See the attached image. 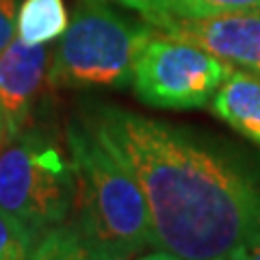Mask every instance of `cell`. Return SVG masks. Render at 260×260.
Instances as JSON below:
<instances>
[{"instance_id":"1","label":"cell","mask_w":260,"mask_h":260,"mask_svg":"<svg viewBox=\"0 0 260 260\" xmlns=\"http://www.w3.org/2000/svg\"><path fill=\"white\" fill-rule=\"evenodd\" d=\"M85 121L128 167L152 228L148 258L239 260L260 230V186L182 128L119 107Z\"/></svg>"},{"instance_id":"2","label":"cell","mask_w":260,"mask_h":260,"mask_svg":"<svg viewBox=\"0 0 260 260\" xmlns=\"http://www.w3.org/2000/svg\"><path fill=\"white\" fill-rule=\"evenodd\" d=\"M76 169V202L68 221L85 258L119 260L152 249V228L143 193L128 167L85 119L65 130Z\"/></svg>"},{"instance_id":"3","label":"cell","mask_w":260,"mask_h":260,"mask_svg":"<svg viewBox=\"0 0 260 260\" xmlns=\"http://www.w3.org/2000/svg\"><path fill=\"white\" fill-rule=\"evenodd\" d=\"M156 28L113 11L107 0L76 5L54 46L50 87L119 89L133 85L137 59Z\"/></svg>"},{"instance_id":"4","label":"cell","mask_w":260,"mask_h":260,"mask_svg":"<svg viewBox=\"0 0 260 260\" xmlns=\"http://www.w3.org/2000/svg\"><path fill=\"white\" fill-rule=\"evenodd\" d=\"M76 202V169L48 130L26 126L0 143V208L32 232L65 223Z\"/></svg>"},{"instance_id":"5","label":"cell","mask_w":260,"mask_h":260,"mask_svg":"<svg viewBox=\"0 0 260 260\" xmlns=\"http://www.w3.org/2000/svg\"><path fill=\"white\" fill-rule=\"evenodd\" d=\"M232 70L200 46L156 28L137 59L133 87L152 109H202Z\"/></svg>"},{"instance_id":"6","label":"cell","mask_w":260,"mask_h":260,"mask_svg":"<svg viewBox=\"0 0 260 260\" xmlns=\"http://www.w3.org/2000/svg\"><path fill=\"white\" fill-rule=\"evenodd\" d=\"M54 46H30L15 37L0 50V111L7 135L35 124L46 87H50Z\"/></svg>"},{"instance_id":"7","label":"cell","mask_w":260,"mask_h":260,"mask_svg":"<svg viewBox=\"0 0 260 260\" xmlns=\"http://www.w3.org/2000/svg\"><path fill=\"white\" fill-rule=\"evenodd\" d=\"M156 28L200 46L202 50L215 54L232 68L260 76V11L204 18L167 15Z\"/></svg>"},{"instance_id":"8","label":"cell","mask_w":260,"mask_h":260,"mask_svg":"<svg viewBox=\"0 0 260 260\" xmlns=\"http://www.w3.org/2000/svg\"><path fill=\"white\" fill-rule=\"evenodd\" d=\"M213 113L260 148V76L232 70L210 100Z\"/></svg>"},{"instance_id":"9","label":"cell","mask_w":260,"mask_h":260,"mask_svg":"<svg viewBox=\"0 0 260 260\" xmlns=\"http://www.w3.org/2000/svg\"><path fill=\"white\" fill-rule=\"evenodd\" d=\"M68 24L65 0H22L15 37L30 46L52 44L65 32Z\"/></svg>"},{"instance_id":"10","label":"cell","mask_w":260,"mask_h":260,"mask_svg":"<svg viewBox=\"0 0 260 260\" xmlns=\"http://www.w3.org/2000/svg\"><path fill=\"white\" fill-rule=\"evenodd\" d=\"M37 243V234L26 223L0 208V260L30 258Z\"/></svg>"},{"instance_id":"11","label":"cell","mask_w":260,"mask_h":260,"mask_svg":"<svg viewBox=\"0 0 260 260\" xmlns=\"http://www.w3.org/2000/svg\"><path fill=\"white\" fill-rule=\"evenodd\" d=\"M245 11H260V0H169V15H180V18Z\"/></svg>"},{"instance_id":"12","label":"cell","mask_w":260,"mask_h":260,"mask_svg":"<svg viewBox=\"0 0 260 260\" xmlns=\"http://www.w3.org/2000/svg\"><path fill=\"white\" fill-rule=\"evenodd\" d=\"M113 3L124 5L128 9L137 11L154 28L169 15V0H113Z\"/></svg>"},{"instance_id":"13","label":"cell","mask_w":260,"mask_h":260,"mask_svg":"<svg viewBox=\"0 0 260 260\" xmlns=\"http://www.w3.org/2000/svg\"><path fill=\"white\" fill-rule=\"evenodd\" d=\"M20 5L22 0H0V50L15 39Z\"/></svg>"},{"instance_id":"14","label":"cell","mask_w":260,"mask_h":260,"mask_svg":"<svg viewBox=\"0 0 260 260\" xmlns=\"http://www.w3.org/2000/svg\"><path fill=\"white\" fill-rule=\"evenodd\" d=\"M241 258H243V260H245V258H249V260H260V230L247 241V245H245V249H243Z\"/></svg>"},{"instance_id":"15","label":"cell","mask_w":260,"mask_h":260,"mask_svg":"<svg viewBox=\"0 0 260 260\" xmlns=\"http://www.w3.org/2000/svg\"><path fill=\"white\" fill-rule=\"evenodd\" d=\"M5 135H7V128H5V117H3V111H0V143L5 141Z\"/></svg>"}]
</instances>
